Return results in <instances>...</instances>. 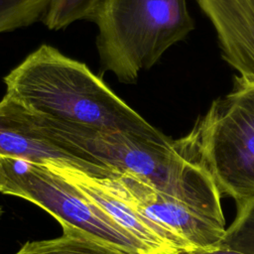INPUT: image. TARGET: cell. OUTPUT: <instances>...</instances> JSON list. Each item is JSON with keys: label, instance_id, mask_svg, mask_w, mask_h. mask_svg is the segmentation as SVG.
Wrapping results in <instances>:
<instances>
[{"label": "cell", "instance_id": "8", "mask_svg": "<svg viewBox=\"0 0 254 254\" xmlns=\"http://www.w3.org/2000/svg\"><path fill=\"white\" fill-rule=\"evenodd\" d=\"M196 1L213 26L223 60L239 77L254 80V2Z\"/></svg>", "mask_w": 254, "mask_h": 254}, {"label": "cell", "instance_id": "13", "mask_svg": "<svg viewBox=\"0 0 254 254\" xmlns=\"http://www.w3.org/2000/svg\"><path fill=\"white\" fill-rule=\"evenodd\" d=\"M185 254H244L232 249H228L223 246H217L210 249H196Z\"/></svg>", "mask_w": 254, "mask_h": 254}, {"label": "cell", "instance_id": "6", "mask_svg": "<svg viewBox=\"0 0 254 254\" xmlns=\"http://www.w3.org/2000/svg\"><path fill=\"white\" fill-rule=\"evenodd\" d=\"M0 158L72 168L99 178L119 177L59 144L32 114L6 96L0 100Z\"/></svg>", "mask_w": 254, "mask_h": 254}, {"label": "cell", "instance_id": "10", "mask_svg": "<svg viewBox=\"0 0 254 254\" xmlns=\"http://www.w3.org/2000/svg\"><path fill=\"white\" fill-rule=\"evenodd\" d=\"M237 212L219 246L254 254V195L236 200Z\"/></svg>", "mask_w": 254, "mask_h": 254}, {"label": "cell", "instance_id": "4", "mask_svg": "<svg viewBox=\"0 0 254 254\" xmlns=\"http://www.w3.org/2000/svg\"><path fill=\"white\" fill-rule=\"evenodd\" d=\"M0 192L36 204L62 226H72L132 254H150L76 187L46 165L0 158Z\"/></svg>", "mask_w": 254, "mask_h": 254}, {"label": "cell", "instance_id": "1", "mask_svg": "<svg viewBox=\"0 0 254 254\" xmlns=\"http://www.w3.org/2000/svg\"><path fill=\"white\" fill-rule=\"evenodd\" d=\"M3 81L4 96L40 118L96 131L144 134L156 128L85 64L50 45L29 54Z\"/></svg>", "mask_w": 254, "mask_h": 254}, {"label": "cell", "instance_id": "2", "mask_svg": "<svg viewBox=\"0 0 254 254\" xmlns=\"http://www.w3.org/2000/svg\"><path fill=\"white\" fill-rule=\"evenodd\" d=\"M100 65L132 83L193 29L187 0H103L90 16Z\"/></svg>", "mask_w": 254, "mask_h": 254}, {"label": "cell", "instance_id": "14", "mask_svg": "<svg viewBox=\"0 0 254 254\" xmlns=\"http://www.w3.org/2000/svg\"><path fill=\"white\" fill-rule=\"evenodd\" d=\"M3 214V209H2V207L0 206V217H1V215Z\"/></svg>", "mask_w": 254, "mask_h": 254}, {"label": "cell", "instance_id": "5", "mask_svg": "<svg viewBox=\"0 0 254 254\" xmlns=\"http://www.w3.org/2000/svg\"><path fill=\"white\" fill-rule=\"evenodd\" d=\"M120 193L143 215L173 235L186 253L219 246L225 222L169 195L132 175L112 179Z\"/></svg>", "mask_w": 254, "mask_h": 254}, {"label": "cell", "instance_id": "7", "mask_svg": "<svg viewBox=\"0 0 254 254\" xmlns=\"http://www.w3.org/2000/svg\"><path fill=\"white\" fill-rule=\"evenodd\" d=\"M48 167L76 187L150 254L186 253L183 245L173 235L143 215L120 193L112 178H99L72 168Z\"/></svg>", "mask_w": 254, "mask_h": 254}, {"label": "cell", "instance_id": "11", "mask_svg": "<svg viewBox=\"0 0 254 254\" xmlns=\"http://www.w3.org/2000/svg\"><path fill=\"white\" fill-rule=\"evenodd\" d=\"M51 0H0V34L29 27L43 19Z\"/></svg>", "mask_w": 254, "mask_h": 254}, {"label": "cell", "instance_id": "3", "mask_svg": "<svg viewBox=\"0 0 254 254\" xmlns=\"http://www.w3.org/2000/svg\"><path fill=\"white\" fill-rule=\"evenodd\" d=\"M176 143L235 201L254 195V80L236 76L192 129Z\"/></svg>", "mask_w": 254, "mask_h": 254}, {"label": "cell", "instance_id": "12", "mask_svg": "<svg viewBox=\"0 0 254 254\" xmlns=\"http://www.w3.org/2000/svg\"><path fill=\"white\" fill-rule=\"evenodd\" d=\"M103 0H51L43 17L49 30L58 31L79 20H89Z\"/></svg>", "mask_w": 254, "mask_h": 254}, {"label": "cell", "instance_id": "9", "mask_svg": "<svg viewBox=\"0 0 254 254\" xmlns=\"http://www.w3.org/2000/svg\"><path fill=\"white\" fill-rule=\"evenodd\" d=\"M62 228V235L28 241L14 254H132L72 226L63 225Z\"/></svg>", "mask_w": 254, "mask_h": 254}, {"label": "cell", "instance_id": "15", "mask_svg": "<svg viewBox=\"0 0 254 254\" xmlns=\"http://www.w3.org/2000/svg\"><path fill=\"white\" fill-rule=\"evenodd\" d=\"M251 1H253V2H254V0H251Z\"/></svg>", "mask_w": 254, "mask_h": 254}]
</instances>
